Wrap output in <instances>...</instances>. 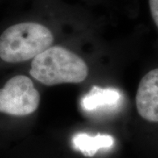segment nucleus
<instances>
[{
  "instance_id": "20e7f679",
  "label": "nucleus",
  "mask_w": 158,
  "mask_h": 158,
  "mask_svg": "<svg viewBox=\"0 0 158 158\" xmlns=\"http://www.w3.org/2000/svg\"><path fill=\"white\" fill-rule=\"evenodd\" d=\"M136 107L141 118L158 122V69L141 78L136 93Z\"/></svg>"
},
{
  "instance_id": "423d86ee",
  "label": "nucleus",
  "mask_w": 158,
  "mask_h": 158,
  "mask_svg": "<svg viewBox=\"0 0 158 158\" xmlns=\"http://www.w3.org/2000/svg\"><path fill=\"white\" fill-rule=\"evenodd\" d=\"M73 147L85 156H93L100 149H109L114 145V139L110 135L91 136L85 133L77 134L72 140Z\"/></svg>"
},
{
  "instance_id": "7ed1b4c3",
  "label": "nucleus",
  "mask_w": 158,
  "mask_h": 158,
  "mask_svg": "<svg viewBox=\"0 0 158 158\" xmlns=\"http://www.w3.org/2000/svg\"><path fill=\"white\" fill-rule=\"evenodd\" d=\"M39 105V91L28 77L15 76L0 89V113L27 116L34 113Z\"/></svg>"
},
{
  "instance_id": "39448f33",
  "label": "nucleus",
  "mask_w": 158,
  "mask_h": 158,
  "mask_svg": "<svg viewBox=\"0 0 158 158\" xmlns=\"http://www.w3.org/2000/svg\"><path fill=\"white\" fill-rule=\"evenodd\" d=\"M121 93L114 88L92 86L89 93L81 99V106L85 112H95L100 109L115 108L121 100Z\"/></svg>"
},
{
  "instance_id": "f03ea898",
  "label": "nucleus",
  "mask_w": 158,
  "mask_h": 158,
  "mask_svg": "<svg viewBox=\"0 0 158 158\" xmlns=\"http://www.w3.org/2000/svg\"><path fill=\"white\" fill-rule=\"evenodd\" d=\"M54 36L47 27L36 22H22L9 27L0 36V58L6 62L31 60L49 48Z\"/></svg>"
},
{
  "instance_id": "0eeeda50",
  "label": "nucleus",
  "mask_w": 158,
  "mask_h": 158,
  "mask_svg": "<svg viewBox=\"0 0 158 158\" xmlns=\"http://www.w3.org/2000/svg\"><path fill=\"white\" fill-rule=\"evenodd\" d=\"M149 8L153 20L158 28V0H149Z\"/></svg>"
},
{
  "instance_id": "f257e3e1",
  "label": "nucleus",
  "mask_w": 158,
  "mask_h": 158,
  "mask_svg": "<svg viewBox=\"0 0 158 158\" xmlns=\"http://www.w3.org/2000/svg\"><path fill=\"white\" fill-rule=\"evenodd\" d=\"M30 75L47 86L61 84H78L88 76L85 62L73 52L54 46L34 57Z\"/></svg>"
}]
</instances>
